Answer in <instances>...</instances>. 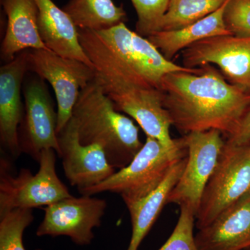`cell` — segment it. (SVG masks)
<instances>
[{"mask_svg":"<svg viewBox=\"0 0 250 250\" xmlns=\"http://www.w3.org/2000/svg\"><path fill=\"white\" fill-rule=\"evenodd\" d=\"M183 66L217 65L229 83L250 93V37L207 38L182 51Z\"/></svg>","mask_w":250,"mask_h":250,"instance_id":"30bf717a","label":"cell"},{"mask_svg":"<svg viewBox=\"0 0 250 250\" xmlns=\"http://www.w3.org/2000/svg\"><path fill=\"white\" fill-rule=\"evenodd\" d=\"M39 9L38 27L49 50L62 57L76 59L94 67L80 43L78 27L63 9L52 0H35Z\"/></svg>","mask_w":250,"mask_h":250,"instance_id":"9a60e30c","label":"cell"},{"mask_svg":"<svg viewBox=\"0 0 250 250\" xmlns=\"http://www.w3.org/2000/svg\"><path fill=\"white\" fill-rule=\"evenodd\" d=\"M223 18L231 35L250 37V0H229Z\"/></svg>","mask_w":250,"mask_h":250,"instance_id":"cb8c5ba5","label":"cell"},{"mask_svg":"<svg viewBox=\"0 0 250 250\" xmlns=\"http://www.w3.org/2000/svg\"><path fill=\"white\" fill-rule=\"evenodd\" d=\"M72 118L81 143L100 146L116 169L129 165L144 144L139 127L131 118L117 111L95 78L81 90Z\"/></svg>","mask_w":250,"mask_h":250,"instance_id":"7a4b0ae2","label":"cell"},{"mask_svg":"<svg viewBox=\"0 0 250 250\" xmlns=\"http://www.w3.org/2000/svg\"><path fill=\"white\" fill-rule=\"evenodd\" d=\"M195 225V213L187 207H181L172 234L159 250H199L193 232Z\"/></svg>","mask_w":250,"mask_h":250,"instance_id":"603a6c76","label":"cell"},{"mask_svg":"<svg viewBox=\"0 0 250 250\" xmlns=\"http://www.w3.org/2000/svg\"><path fill=\"white\" fill-rule=\"evenodd\" d=\"M98 33L131 70L154 88L159 89L163 78L171 72H202V67L188 68L167 60L147 38L130 30L124 22Z\"/></svg>","mask_w":250,"mask_h":250,"instance_id":"8fae6325","label":"cell"},{"mask_svg":"<svg viewBox=\"0 0 250 250\" xmlns=\"http://www.w3.org/2000/svg\"><path fill=\"white\" fill-rule=\"evenodd\" d=\"M27 53L28 50L23 51L0 68V142L14 159L22 154L18 129L24 115L21 90L24 75L29 71Z\"/></svg>","mask_w":250,"mask_h":250,"instance_id":"4fadbf2b","label":"cell"},{"mask_svg":"<svg viewBox=\"0 0 250 250\" xmlns=\"http://www.w3.org/2000/svg\"><path fill=\"white\" fill-rule=\"evenodd\" d=\"M62 9L80 29L107 30L126 21L123 6L112 0H70Z\"/></svg>","mask_w":250,"mask_h":250,"instance_id":"d6986e66","label":"cell"},{"mask_svg":"<svg viewBox=\"0 0 250 250\" xmlns=\"http://www.w3.org/2000/svg\"><path fill=\"white\" fill-rule=\"evenodd\" d=\"M57 156L53 149H43L37 173L21 168L16 176L10 173L9 162L1 158L0 215L17 208H43L72 196L57 175Z\"/></svg>","mask_w":250,"mask_h":250,"instance_id":"277c9868","label":"cell"},{"mask_svg":"<svg viewBox=\"0 0 250 250\" xmlns=\"http://www.w3.org/2000/svg\"><path fill=\"white\" fill-rule=\"evenodd\" d=\"M229 0L216 11L203 19L174 31H162L147 38L167 60L188 47L207 38L231 35L224 22V11Z\"/></svg>","mask_w":250,"mask_h":250,"instance_id":"ac0fdd59","label":"cell"},{"mask_svg":"<svg viewBox=\"0 0 250 250\" xmlns=\"http://www.w3.org/2000/svg\"><path fill=\"white\" fill-rule=\"evenodd\" d=\"M202 67L199 74L174 72L163 78L164 107L181 132L215 129L228 139L250 107V93L229 83L213 65Z\"/></svg>","mask_w":250,"mask_h":250,"instance_id":"6da1fadb","label":"cell"},{"mask_svg":"<svg viewBox=\"0 0 250 250\" xmlns=\"http://www.w3.org/2000/svg\"><path fill=\"white\" fill-rule=\"evenodd\" d=\"M187 156L186 144L179 149L169 150L157 140L147 136L142 148L129 165L98 185L79 192L90 196L110 192L121 195L125 204L136 201L156 190L172 166Z\"/></svg>","mask_w":250,"mask_h":250,"instance_id":"3957f363","label":"cell"},{"mask_svg":"<svg viewBox=\"0 0 250 250\" xmlns=\"http://www.w3.org/2000/svg\"><path fill=\"white\" fill-rule=\"evenodd\" d=\"M227 143L233 146H244L250 143V107L243 117L238 129L231 137L226 140Z\"/></svg>","mask_w":250,"mask_h":250,"instance_id":"d4e9b609","label":"cell"},{"mask_svg":"<svg viewBox=\"0 0 250 250\" xmlns=\"http://www.w3.org/2000/svg\"><path fill=\"white\" fill-rule=\"evenodd\" d=\"M250 191V143L233 146L226 141L202 195L195 226L205 228Z\"/></svg>","mask_w":250,"mask_h":250,"instance_id":"5b68a950","label":"cell"},{"mask_svg":"<svg viewBox=\"0 0 250 250\" xmlns=\"http://www.w3.org/2000/svg\"><path fill=\"white\" fill-rule=\"evenodd\" d=\"M29 71L52 85L57 103V133L72 118L81 90L95 78L94 67L76 59L65 58L49 49H29Z\"/></svg>","mask_w":250,"mask_h":250,"instance_id":"52a82bcc","label":"cell"},{"mask_svg":"<svg viewBox=\"0 0 250 250\" xmlns=\"http://www.w3.org/2000/svg\"><path fill=\"white\" fill-rule=\"evenodd\" d=\"M137 14L136 32L148 38L161 31L170 0H131Z\"/></svg>","mask_w":250,"mask_h":250,"instance_id":"7402d4cb","label":"cell"},{"mask_svg":"<svg viewBox=\"0 0 250 250\" xmlns=\"http://www.w3.org/2000/svg\"><path fill=\"white\" fill-rule=\"evenodd\" d=\"M57 138L64 174L78 190L95 187L116 172L100 146L81 143L73 118L57 133Z\"/></svg>","mask_w":250,"mask_h":250,"instance_id":"7c38bea8","label":"cell"},{"mask_svg":"<svg viewBox=\"0 0 250 250\" xmlns=\"http://www.w3.org/2000/svg\"><path fill=\"white\" fill-rule=\"evenodd\" d=\"M228 0H170L161 31L183 29L220 9Z\"/></svg>","mask_w":250,"mask_h":250,"instance_id":"ffe728a7","label":"cell"},{"mask_svg":"<svg viewBox=\"0 0 250 250\" xmlns=\"http://www.w3.org/2000/svg\"><path fill=\"white\" fill-rule=\"evenodd\" d=\"M24 115L18 129L21 152L38 163L43 149H53L60 157L57 138L58 115L45 80L33 79L23 88Z\"/></svg>","mask_w":250,"mask_h":250,"instance_id":"ba28073f","label":"cell"},{"mask_svg":"<svg viewBox=\"0 0 250 250\" xmlns=\"http://www.w3.org/2000/svg\"><path fill=\"white\" fill-rule=\"evenodd\" d=\"M223 136L218 130L210 129L193 131L184 136L187 149V164L169 195L167 204L187 207L196 216L205 188L226 143Z\"/></svg>","mask_w":250,"mask_h":250,"instance_id":"8992f818","label":"cell"},{"mask_svg":"<svg viewBox=\"0 0 250 250\" xmlns=\"http://www.w3.org/2000/svg\"><path fill=\"white\" fill-rule=\"evenodd\" d=\"M250 250V249H248V250Z\"/></svg>","mask_w":250,"mask_h":250,"instance_id":"484cf974","label":"cell"},{"mask_svg":"<svg viewBox=\"0 0 250 250\" xmlns=\"http://www.w3.org/2000/svg\"><path fill=\"white\" fill-rule=\"evenodd\" d=\"M187 160V156L179 159L161 185L147 196L125 204L129 210L132 225L127 250H139L140 245L159 218L161 210L167 205L169 195L183 173Z\"/></svg>","mask_w":250,"mask_h":250,"instance_id":"e0dca14e","label":"cell"},{"mask_svg":"<svg viewBox=\"0 0 250 250\" xmlns=\"http://www.w3.org/2000/svg\"><path fill=\"white\" fill-rule=\"evenodd\" d=\"M2 5L7 26L1 42V60L6 63L23 51L48 49L39 34L35 0H2Z\"/></svg>","mask_w":250,"mask_h":250,"instance_id":"2e32d148","label":"cell"},{"mask_svg":"<svg viewBox=\"0 0 250 250\" xmlns=\"http://www.w3.org/2000/svg\"><path fill=\"white\" fill-rule=\"evenodd\" d=\"M107 203L90 195L72 196L45 207L38 236H67L78 246H88L94 239L93 229L99 228Z\"/></svg>","mask_w":250,"mask_h":250,"instance_id":"9c48e42d","label":"cell"},{"mask_svg":"<svg viewBox=\"0 0 250 250\" xmlns=\"http://www.w3.org/2000/svg\"><path fill=\"white\" fill-rule=\"evenodd\" d=\"M199 250L250 248V191L195 235Z\"/></svg>","mask_w":250,"mask_h":250,"instance_id":"5bb4252c","label":"cell"},{"mask_svg":"<svg viewBox=\"0 0 250 250\" xmlns=\"http://www.w3.org/2000/svg\"><path fill=\"white\" fill-rule=\"evenodd\" d=\"M34 218L31 208H17L0 215V250H26L23 233Z\"/></svg>","mask_w":250,"mask_h":250,"instance_id":"44dd1931","label":"cell"}]
</instances>
